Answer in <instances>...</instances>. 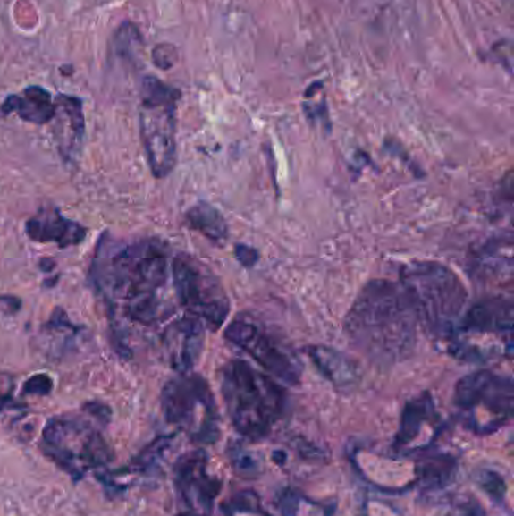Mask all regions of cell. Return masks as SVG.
Listing matches in <instances>:
<instances>
[{
  "label": "cell",
  "instance_id": "6da1fadb",
  "mask_svg": "<svg viewBox=\"0 0 514 516\" xmlns=\"http://www.w3.org/2000/svg\"><path fill=\"white\" fill-rule=\"evenodd\" d=\"M89 278L109 309L114 346L124 357L121 329L124 320L151 326L160 317L164 285L169 278L168 248L159 239L115 241L105 233L97 243Z\"/></svg>",
  "mask_w": 514,
  "mask_h": 516
},
{
  "label": "cell",
  "instance_id": "7a4b0ae2",
  "mask_svg": "<svg viewBox=\"0 0 514 516\" xmlns=\"http://www.w3.org/2000/svg\"><path fill=\"white\" fill-rule=\"evenodd\" d=\"M418 317L403 287L386 280L370 281L346 316L347 337L377 366L408 360L417 346Z\"/></svg>",
  "mask_w": 514,
  "mask_h": 516
},
{
  "label": "cell",
  "instance_id": "3957f363",
  "mask_svg": "<svg viewBox=\"0 0 514 516\" xmlns=\"http://www.w3.org/2000/svg\"><path fill=\"white\" fill-rule=\"evenodd\" d=\"M221 388L231 423L248 441L267 438L284 417V388L246 361L232 360L223 367Z\"/></svg>",
  "mask_w": 514,
  "mask_h": 516
},
{
  "label": "cell",
  "instance_id": "277c9868",
  "mask_svg": "<svg viewBox=\"0 0 514 516\" xmlns=\"http://www.w3.org/2000/svg\"><path fill=\"white\" fill-rule=\"evenodd\" d=\"M400 280L419 324L450 340L467 309L468 292L459 275L438 261H414L404 266Z\"/></svg>",
  "mask_w": 514,
  "mask_h": 516
},
{
  "label": "cell",
  "instance_id": "5b68a950",
  "mask_svg": "<svg viewBox=\"0 0 514 516\" xmlns=\"http://www.w3.org/2000/svg\"><path fill=\"white\" fill-rule=\"evenodd\" d=\"M41 450L74 482H80L89 471L106 469L114 459L100 430L79 415L50 419L41 435Z\"/></svg>",
  "mask_w": 514,
  "mask_h": 516
},
{
  "label": "cell",
  "instance_id": "8992f818",
  "mask_svg": "<svg viewBox=\"0 0 514 516\" xmlns=\"http://www.w3.org/2000/svg\"><path fill=\"white\" fill-rule=\"evenodd\" d=\"M181 92L147 76L140 85L139 126L148 166L156 179L168 177L177 164V105Z\"/></svg>",
  "mask_w": 514,
  "mask_h": 516
},
{
  "label": "cell",
  "instance_id": "52a82bcc",
  "mask_svg": "<svg viewBox=\"0 0 514 516\" xmlns=\"http://www.w3.org/2000/svg\"><path fill=\"white\" fill-rule=\"evenodd\" d=\"M454 406L465 429L474 435L495 434L513 419V379L489 370L467 375L457 382Z\"/></svg>",
  "mask_w": 514,
  "mask_h": 516
},
{
  "label": "cell",
  "instance_id": "ba28073f",
  "mask_svg": "<svg viewBox=\"0 0 514 516\" xmlns=\"http://www.w3.org/2000/svg\"><path fill=\"white\" fill-rule=\"evenodd\" d=\"M164 420L199 445L215 444L221 436V419L210 385L193 373L166 382L160 396Z\"/></svg>",
  "mask_w": 514,
  "mask_h": 516
},
{
  "label": "cell",
  "instance_id": "9c48e42d",
  "mask_svg": "<svg viewBox=\"0 0 514 516\" xmlns=\"http://www.w3.org/2000/svg\"><path fill=\"white\" fill-rule=\"evenodd\" d=\"M178 302L210 329L221 328L230 314V300L221 281L202 261L178 254L171 265Z\"/></svg>",
  "mask_w": 514,
  "mask_h": 516
},
{
  "label": "cell",
  "instance_id": "30bf717a",
  "mask_svg": "<svg viewBox=\"0 0 514 516\" xmlns=\"http://www.w3.org/2000/svg\"><path fill=\"white\" fill-rule=\"evenodd\" d=\"M225 338L258 362L270 376L287 385H298L302 362L272 331L249 316H240L225 329Z\"/></svg>",
  "mask_w": 514,
  "mask_h": 516
},
{
  "label": "cell",
  "instance_id": "8fae6325",
  "mask_svg": "<svg viewBox=\"0 0 514 516\" xmlns=\"http://www.w3.org/2000/svg\"><path fill=\"white\" fill-rule=\"evenodd\" d=\"M513 304L504 298L481 300L461 316L450 337V351L469 346L478 338H498L505 348L513 351Z\"/></svg>",
  "mask_w": 514,
  "mask_h": 516
},
{
  "label": "cell",
  "instance_id": "7c38bea8",
  "mask_svg": "<svg viewBox=\"0 0 514 516\" xmlns=\"http://www.w3.org/2000/svg\"><path fill=\"white\" fill-rule=\"evenodd\" d=\"M173 473L175 493L189 511L212 515L222 491V480L210 471L207 452L197 449L180 456Z\"/></svg>",
  "mask_w": 514,
  "mask_h": 516
},
{
  "label": "cell",
  "instance_id": "4fadbf2b",
  "mask_svg": "<svg viewBox=\"0 0 514 516\" xmlns=\"http://www.w3.org/2000/svg\"><path fill=\"white\" fill-rule=\"evenodd\" d=\"M442 421L430 393L414 397L404 405L392 452L408 458L430 450L442 434Z\"/></svg>",
  "mask_w": 514,
  "mask_h": 516
},
{
  "label": "cell",
  "instance_id": "5bb4252c",
  "mask_svg": "<svg viewBox=\"0 0 514 516\" xmlns=\"http://www.w3.org/2000/svg\"><path fill=\"white\" fill-rule=\"evenodd\" d=\"M206 340V325L195 316L173 320L164 333V349L169 364L178 375L190 373L201 358Z\"/></svg>",
  "mask_w": 514,
  "mask_h": 516
},
{
  "label": "cell",
  "instance_id": "9a60e30c",
  "mask_svg": "<svg viewBox=\"0 0 514 516\" xmlns=\"http://www.w3.org/2000/svg\"><path fill=\"white\" fill-rule=\"evenodd\" d=\"M54 136L65 162H76L85 140V114L79 97L59 94L55 98Z\"/></svg>",
  "mask_w": 514,
  "mask_h": 516
},
{
  "label": "cell",
  "instance_id": "2e32d148",
  "mask_svg": "<svg viewBox=\"0 0 514 516\" xmlns=\"http://www.w3.org/2000/svg\"><path fill=\"white\" fill-rule=\"evenodd\" d=\"M26 234L37 243H55L59 248L77 247L87 239V228L63 216L58 208H39L26 223Z\"/></svg>",
  "mask_w": 514,
  "mask_h": 516
},
{
  "label": "cell",
  "instance_id": "e0dca14e",
  "mask_svg": "<svg viewBox=\"0 0 514 516\" xmlns=\"http://www.w3.org/2000/svg\"><path fill=\"white\" fill-rule=\"evenodd\" d=\"M11 114L35 126H44L54 118L55 100L46 88L30 85L19 94H10L0 105V115Z\"/></svg>",
  "mask_w": 514,
  "mask_h": 516
},
{
  "label": "cell",
  "instance_id": "ac0fdd59",
  "mask_svg": "<svg viewBox=\"0 0 514 516\" xmlns=\"http://www.w3.org/2000/svg\"><path fill=\"white\" fill-rule=\"evenodd\" d=\"M418 454L419 458L415 461L417 486L427 493H434L442 491L456 480L459 463L454 456L447 453H430V450Z\"/></svg>",
  "mask_w": 514,
  "mask_h": 516
},
{
  "label": "cell",
  "instance_id": "d6986e66",
  "mask_svg": "<svg viewBox=\"0 0 514 516\" xmlns=\"http://www.w3.org/2000/svg\"><path fill=\"white\" fill-rule=\"evenodd\" d=\"M309 358L318 372L340 390H349L359 381V370L355 362L335 349L327 346H313L308 349Z\"/></svg>",
  "mask_w": 514,
  "mask_h": 516
},
{
  "label": "cell",
  "instance_id": "ffe728a7",
  "mask_svg": "<svg viewBox=\"0 0 514 516\" xmlns=\"http://www.w3.org/2000/svg\"><path fill=\"white\" fill-rule=\"evenodd\" d=\"M186 221L189 227L201 233L202 236L207 237L208 241L215 243H222L228 237V227L221 212L204 201H199L189 208Z\"/></svg>",
  "mask_w": 514,
  "mask_h": 516
},
{
  "label": "cell",
  "instance_id": "44dd1931",
  "mask_svg": "<svg viewBox=\"0 0 514 516\" xmlns=\"http://www.w3.org/2000/svg\"><path fill=\"white\" fill-rule=\"evenodd\" d=\"M278 509L281 516H333L335 504L308 497L293 487L279 494Z\"/></svg>",
  "mask_w": 514,
  "mask_h": 516
},
{
  "label": "cell",
  "instance_id": "7402d4cb",
  "mask_svg": "<svg viewBox=\"0 0 514 516\" xmlns=\"http://www.w3.org/2000/svg\"><path fill=\"white\" fill-rule=\"evenodd\" d=\"M173 443V435L157 436L133 459L129 471H135V473L144 474V476H153V474L159 473L162 461L166 456V452L171 449Z\"/></svg>",
  "mask_w": 514,
  "mask_h": 516
},
{
  "label": "cell",
  "instance_id": "603a6c76",
  "mask_svg": "<svg viewBox=\"0 0 514 516\" xmlns=\"http://www.w3.org/2000/svg\"><path fill=\"white\" fill-rule=\"evenodd\" d=\"M140 41H142V37L136 24L131 21L121 23L112 38L114 56L125 63H135L138 52H139Z\"/></svg>",
  "mask_w": 514,
  "mask_h": 516
},
{
  "label": "cell",
  "instance_id": "cb8c5ba5",
  "mask_svg": "<svg viewBox=\"0 0 514 516\" xmlns=\"http://www.w3.org/2000/svg\"><path fill=\"white\" fill-rule=\"evenodd\" d=\"M222 512L225 516H272L263 506L260 495L252 489L234 494L222 504Z\"/></svg>",
  "mask_w": 514,
  "mask_h": 516
},
{
  "label": "cell",
  "instance_id": "d4e9b609",
  "mask_svg": "<svg viewBox=\"0 0 514 516\" xmlns=\"http://www.w3.org/2000/svg\"><path fill=\"white\" fill-rule=\"evenodd\" d=\"M231 467L240 478H258L261 473V463L250 450L240 444H232L228 450Z\"/></svg>",
  "mask_w": 514,
  "mask_h": 516
},
{
  "label": "cell",
  "instance_id": "484cf974",
  "mask_svg": "<svg viewBox=\"0 0 514 516\" xmlns=\"http://www.w3.org/2000/svg\"><path fill=\"white\" fill-rule=\"evenodd\" d=\"M323 89H324V83L322 80L313 82L307 88L303 111L307 114L308 120L313 121V123H316V121H318V123L326 121L327 124H329L326 98H324Z\"/></svg>",
  "mask_w": 514,
  "mask_h": 516
},
{
  "label": "cell",
  "instance_id": "4316f807",
  "mask_svg": "<svg viewBox=\"0 0 514 516\" xmlns=\"http://www.w3.org/2000/svg\"><path fill=\"white\" fill-rule=\"evenodd\" d=\"M476 482L487 497L504 506L505 498H507V483L502 474L495 469H480L476 473Z\"/></svg>",
  "mask_w": 514,
  "mask_h": 516
},
{
  "label": "cell",
  "instance_id": "83f0119b",
  "mask_svg": "<svg viewBox=\"0 0 514 516\" xmlns=\"http://www.w3.org/2000/svg\"><path fill=\"white\" fill-rule=\"evenodd\" d=\"M52 391H54V379L46 373H38L30 376L28 381L24 382L23 388H21L24 396L46 397Z\"/></svg>",
  "mask_w": 514,
  "mask_h": 516
},
{
  "label": "cell",
  "instance_id": "f1b7e54d",
  "mask_svg": "<svg viewBox=\"0 0 514 516\" xmlns=\"http://www.w3.org/2000/svg\"><path fill=\"white\" fill-rule=\"evenodd\" d=\"M153 63L157 68L168 70L177 63V50L171 44H159L153 50Z\"/></svg>",
  "mask_w": 514,
  "mask_h": 516
},
{
  "label": "cell",
  "instance_id": "f546056e",
  "mask_svg": "<svg viewBox=\"0 0 514 516\" xmlns=\"http://www.w3.org/2000/svg\"><path fill=\"white\" fill-rule=\"evenodd\" d=\"M14 390V377L8 375V373H0V414L13 405Z\"/></svg>",
  "mask_w": 514,
  "mask_h": 516
},
{
  "label": "cell",
  "instance_id": "4dcf8cb0",
  "mask_svg": "<svg viewBox=\"0 0 514 516\" xmlns=\"http://www.w3.org/2000/svg\"><path fill=\"white\" fill-rule=\"evenodd\" d=\"M83 410H85L88 415H91L92 419L98 421L100 425L106 426L109 425V421H111V408L105 405V403H100V402H88V403L83 405Z\"/></svg>",
  "mask_w": 514,
  "mask_h": 516
},
{
  "label": "cell",
  "instance_id": "1f68e13d",
  "mask_svg": "<svg viewBox=\"0 0 514 516\" xmlns=\"http://www.w3.org/2000/svg\"><path fill=\"white\" fill-rule=\"evenodd\" d=\"M236 257L237 260L246 267H252L258 261V252L255 251L254 248L246 247V245H237Z\"/></svg>",
  "mask_w": 514,
  "mask_h": 516
},
{
  "label": "cell",
  "instance_id": "d6a6232c",
  "mask_svg": "<svg viewBox=\"0 0 514 516\" xmlns=\"http://www.w3.org/2000/svg\"><path fill=\"white\" fill-rule=\"evenodd\" d=\"M175 516H206V515H202V513H198V512L186 511V512H180V513H177V515Z\"/></svg>",
  "mask_w": 514,
  "mask_h": 516
}]
</instances>
